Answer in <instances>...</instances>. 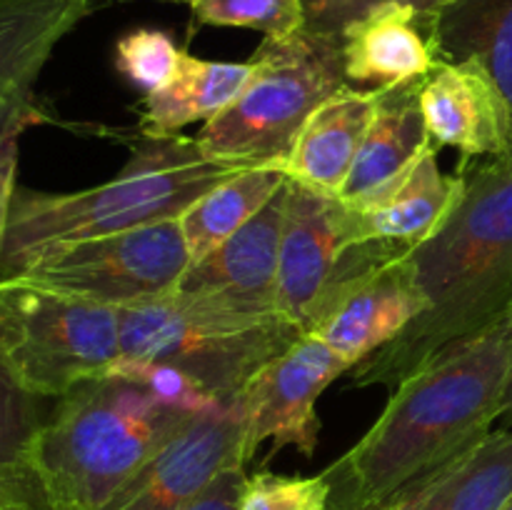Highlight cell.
Wrapping results in <instances>:
<instances>
[{"label": "cell", "mask_w": 512, "mask_h": 510, "mask_svg": "<svg viewBox=\"0 0 512 510\" xmlns=\"http://www.w3.org/2000/svg\"><path fill=\"white\" fill-rule=\"evenodd\" d=\"M512 375V305L473 338L440 350L395 390L368 433L323 470L328 510H380L493 430Z\"/></svg>", "instance_id": "6da1fadb"}, {"label": "cell", "mask_w": 512, "mask_h": 510, "mask_svg": "<svg viewBox=\"0 0 512 510\" xmlns=\"http://www.w3.org/2000/svg\"><path fill=\"white\" fill-rule=\"evenodd\" d=\"M425 310L385 348L355 365V385L395 390L430 358L503 318L512 305V163L490 158L465 175L443 228L405 253Z\"/></svg>", "instance_id": "7a4b0ae2"}, {"label": "cell", "mask_w": 512, "mask_h": 510, "mask_svg": "<svg viewBox=\"0 0 512 510\" xmlns=\"http://www.w3.org/2000/svg\"><path fill=\"white\" fill-rule=\"evenodd\" d=\"M243 165L218 163L185 135H140L113 180L78 193L15 190L0 280L15 278L58 245L180 218L210 188Z\"/></svg>", "instance_id": "3957f363"}, {"label": "cell", "mask_w": 512, "mask_h": 510, "mask_svg": "<svg viewBox=\"0 0 512 510\" xmlns=\"http://www.w3.org/2000/svg\"><path fill=\"white\" fill-rule=\"evenodd\" d=\"M195 418L133 380L100 375L63 395L43 420L28 470L50 510H103Z\"/></svg>", "instance_id": "277c9868"}, {"label": "cell", "mask_w": 512, "mask_h": 510, "mask_svg": "<svg viewBox=\"0 0 512 510\" xmlns=\"http://www.w3.org/2000/svg\"><path fill=\"white\" fill-rule=\"evenodd\" d=\"M238 98L200 128L198 143L218 163L283 168L300 130L325 98L348 80L338 35L303 28L288 38H265Z\"/></svg>", "instance_id": "5b68a950"}, {"label": "cell", "mask_w": 512, "mask_h": 510, "mask_svg": "<svg viewBox=\"0 0 512 510\" xmlns=\"http://www.w3.org/2000/svg\"><path fill=\"white\" fill-rule=\"evenodd\" d=\"M120 358L180 368L225 405L248 380L303 335L283 313H245L170 293L120 308Z\"/></svg>", "instance_id": "8992f818"}, {"label": "cell", "mask_w": 512, "mask_h": 510, "mask_svg": "<svg viewBox=\"0 0 512 510\" xmlns=\"http://www.w3.org/2000/svg\"><path fill=\"white\" fill-rule=\"evenodd\" d=\"M0 353L35 398H63L120 358V313L108 305L0 280Z\"/></svg>", "instance_id": "52a82bcc"}, {"label": "cell", "mask_w": 512, "mask_h": 510, "mask_svg": "<svg viewBox=\"0 0 512 510\" xmlns=\"http://www.w3.org/2000/svg\"><path fill=\"white\" fill-rule=\"evenodd\" d=\"M188 268L180 218H170L58 245L20 270L15 280L120 310L175 293Z\"/></svg>", "instance_id": "ba28073f"}, {"label": "cell", "mask_w": 512, "mask_h": 510, "mask_svg": "<svg viewBox=\"0 0 512 510\" xmlns=\"http://www.w3.org/2000/svg\"><path fill=\"white\" fill-rule=\"evenodd\" d=\"M405 253L408 250L385 243L348 250L305 333L323 340L353 368L393 343L425 310Z\"/></svg>", "instance_id": "9c48e42d"}, {"label": "cell", "mask_w": 512, "mask_h": 510, "mask_svg": "<svg viewBox=\"0 0 512 510\" xmlns=\"http://www.w3.org/2000/svg\"><path fill=\"white\" fill-rule=\"evenodd\" d=\"M348 370H353L348 360L308 333L265 363L233 403L243 420L248 460L255 458L265 440H273L270 455L290 445L303 458H313L320 443L315 405L325 388Z\"/></svg>", "instance_id": "30bf717a"}, {"label": "cell", "mask_w": 512, "mask_h": 510, "mask_svg": "<svg viewBox=\"0 0 512 510\" xmlns=\"http://www.w3.org/2000/svg\"><path fill=\"white\" fill-rule=\"evenodd\" d=\"M245 428L235 405L198 415L103 510H188L228 468H245Z\"/></svg>", "instance_id": "8fae6325"}, {"label": "cell", "mask_w": 512, "mask_h": 510, "mask_svg": "<svg viewBox=\"0 0 512 510\" xmlns=\"http://www.w3.org/2000/svg\"><path fill=\"white\" fill-rule=\"evenodd\" d=\"M348 208L335 195L315 193L288 178L283 240H280L278 305L298 328H308L310 315L338 275L343 258L353 250Z\"/></svg>", "instance_id": "7c38bea8"}, {"label": "cell", "mask_w": 512, "mask_h": 510, "mask_svg": "<svg viewBox=\"0 0 512 510\" xmlns=\"http://www.w3.org/2000/svg\"><path fill=\"white\" fill-rule=\"evenodd\" d=\"M285 195L288 180L238 233L203 260L190 263L175 293L213 300L245 313H280L278 268Z\"/></svg>", "instance_id": "4fadbf2b"}, {"label": "cell", "mask_w": 512, "mask_h": 510, "mask_svg": "<svg viewBox=\"0 0 512 510\" xmlns=\"http://www.w3.org/2000/svg\"><path fill=\"white\" fill-rule=\"evenodd\" d=\"M90 8L93 0H0V140L38 123L40 70Z\"/></svg>", "instance_id": "5bb4252c"}, {"label": "cell", "mask_w": 512, "mask_h": 510, "mask_svg": "<svg viewBox=\"0 0 512 510\" xmlns=\"http://www.w3.org/2000/svg\"><path fill=\"white\" fill-rule=\"evenodd\" d=\"M465 190V175H445L430 148L400 178L358 203H345L353 245L385 243L413 250L433 238Z\"/></svg>", "instance_id": "9a60e30c"}, {"label": "cell", "mask_w": 512, "mask_h": 510, "mask_svg": "<svg viewBox=\"0 0 512 510\" xmlns=\"http://www.w3.org/2000/svg\"><path fill=\"white\" fill-rule=\"evenodd\" d=\"M425 128L435 148H458L465 158H508V110L480 65L438 60L420 93Z\"/></svg>", "instance_id": "2e32d148"}, {"label": "cell", "mask_w": 512, "mask_h": 510, "mask_svg": "<svg viewBox=\"0 0 512 510\" xmlns=\"http://www.w3.org/2000/svg\"><path fill=\"white\" fill-rule=\"evenodd\" d=\"M430 18L415 5L385 3L353 20L340 33L345 80L388 88L433 73L438 55L430 40Z\"/></svg>", "instance_id": "e0dca14e"}, {"label": "cell", "mask_w": 512, "mask_h": 510, "mask_svg": "<svg viewBox=\"0 0 512 510\" xmlns=\"http://www.w3.org/2000/svg\"><path fill=\"white\" fill-rule=\"evenodd\" d=\"M425 78L378 88L373 120L360 145L353 170L338 195L343 203H358L378 193L380 188L400 178L405 170L413 168L430 148H435L425 128L423 108H420Z\"/></svg>", "instance_id": "ac0fdd59"}, {"label": "cell", "mask_w": 512, "mask_h": 510, "mask_svg": "<svg viewBox=\"0 0 512 510\" xmlns=\"http://www.w3.org/2000/svg\"><path fill=\"white\" fill-rule=\"evenodd\" d=\"M375 100L378 88L358 90L350 83L325 98L300 130L285 175L315 193L338 198L373 120Z\"/></svg>", "instance_id": "d6986e66"}, {"label": "cell", "mask_w": 512, "mask_h": 510, "mask_svg": "<svg viewBox=\"0 0 512 510\" xmlns=\"http://www.w3.org/2000/svg\"><path fill=\"white\" fill-rule=\"evenodd\" d=\"M512 498V430H490L380 510H503Z\"/></svg>", "instance_id": "ffe728a7"}, {"label": "cell", "mask_w": 512, "mask_h": 510, "mask_svg": "<svg viewBox=\"0 0 512 510\" xmlns=\"http://www.w3.org/2000/svg\"><path fill=\"white\" fill-rule=\"evenodd\" d=\"M438 60L480 65L503 98L510 125L512 163V0H450L430 18Z\"/></svg>", "instance_id": "44dd1931"}, {"label": "cell", "mask_w": 512, "mask_h": 510, "mask_svg": "<svg viewBox=\"0 0 512 510\" xmlns=\"http://www.w3.org/2000/svg\"><path fill=\"white\" fill-rule=\"evenodd\" d=\"M250 78V63H218L180 55L173 80L145 95L143 135H175L198 120H213L240 95Z\"/></svg>", "instance_id": "7402d4cb"}, {"label": "cell", "mask_w": 512, "mask_h": 510, "mask_svg": "<svg viewBox=\"0 0 512 510\" xmlns=\"http://www.w3.org/2000/svg\"><path fill=\"white\" fill-rule=\"evenodd\" d=\"M288 175L283 168H245L230 175L223 183L210 188L203 198L195 200L183 215L185 245H188L190 263H198L205 255L225 243L230 235L238 233L248 220H253L275 193L285 185Z\"/></svg>", "instance_id": "603a6c76"}, {"label": "cell", "mask_w": 512, "mask_h": 510, "mask_svg": "<svg viewBox=\"0 0 512 510\" xmlns=\"http://www.w3.org/2000/svg\"><path fill=\"white\" fill-rule=\"evenodd\" d=\"M193 20L213 28H250L265 38H288L305 28L300 0H193Z\"/></svg>", "instance_id": "cb8c5ba5"}, {"label": "cell", "mask_w": 512, "mask_h": 510, "mask_svg": "<svg viewBox=\"0 0 512 510\" xmlns=\"http://www.w3.org/2000/svg\"><path fill=\"white\" fill-rule=\"evenodd\" d=\"M183 50L168 33L155 28H138L115 43V68L145 95L160 90L173 80Z\"/></svg>", "instance_id": "d4e9b609"}, {"label": "cell", "mask_w": 512, "mask_h": 510, "mask_svg": "<svg viewBox=\"0 0 512 510\" xmlns=\"http://www.w3.org/2000/svg\"><path fill=\"white\" fill-rule=\"evenodd\" d=\"M330 480L318 475H280L255 470L245 475L238 510H328Z\"/></svg>", "instance_id": "484cf974"}, {"label": "cell", "mask_w": 512, "mask_h": 510, "mask_svg": "<svg viewBox=\"0 0 512 510\" xmlns=\"http://www.w3.org/2000/svg\"><path fill=\"white\" fill-rule=\"evenodd\" d=\"M108 373L143 385L155 400H160L163 405H170V408L183 410V413L205 415L225 408V403H220L215 395H210L203 385H198L190 375H185L183 370L173 368L168 363L118 358Z\"/></svg>", "instance_id": "4316f807"}, {"label": "cell", "mask_w": 512, "mask_h": 510, "mask_svg": "<svg viewBox=\"0 0 512 510\" xmlns=\"http://www.w3.org/2000/svg\"><path fill=\"white\" fill-rule=\"evenodd\" d=\"M40 425L35 395L15 380L0 353V465L28 470V453Z\"/></svg>", "instance_id": "83f0119b"}, {"label": "cell", "mask_w": 512, "mask_h": 510, "mask_svg": "<svg viewBox=\"0 0 512 510\" xmlns=\"http://www.w3.org/2000/svg\"><path fill=\"white\" fill-rule=\"evenodd\" d=\"M305 10V28L313 33L338 35L348 28L353 20L365 15L368 10L385 3H408L423 13H438L450 0H300Z\"/></svg>", "instance_id": "f1b7e54d"}, {"label": "cell", "mask_w": 512, "mask_h": 510, "mask_svg": "<svg viewBox=\"0 0 512 510\" xmlns=\"http://www.w3.org/2000/svg\"><path fill=\"white\" fill-rule=\"evenodd\" d=\"M0 505L50 510L33 473L23 468H8V465H0Z\"/></svg>", "instance_id": "f546056e"}, {"label": "cell", "mask_w": 512, "mask_h": 510, "mask_svg": "<svg viewBox=\"0 0 512 510\" xmlns=\"http://www.w3.org/2000/svg\"><path fill=\"white\" fill-rule=\"evenodd\" d=\"M245 483V468H228L203 490L188 510H238L240 490Z\"/></svg>", "instance_id": "4dcf8cb0"}, {"label": "cell", "mask_w": 512, "mask_h": 510, "mask_svg": "<svg viewBox=\"0 0 512 510\" xmlns=\"http://www.w3.org/2000/svg\"><path fill=\"white\" fill-rule=\"evenodd\" d=\"M15 173H18V138L0 140V260H3L5 235H8L10 208L18 190Z\"/></svg>", "instance_id": "1f68e13d"}, {"label": "cell", "mask_w": 512, "mask_h": 510, "mask_svg": "<svg viewBox=\"0 0 512 510\" xmlns=\"http://www.w3.org/2000/svg\"><path fill=\"white\" fill-rule=\"evenodd\" d=\"M500 423H503V428L512 430V375L508 383V393H505V410L503 415H500Z\"/></svg>", "instance_id": "d6a6232c"}, {"label": "cell", "mask_w": 512, "mask_h": 510, "mask_svg": "<svg viewBox=\"0 0 512 510\" xmlns=\"http://www.w3.org/2000/svg\"><path fill=\"white\" fill-rule=\"evenodd\" d=\"M0 510H38V508H23V505H0Z\"/></svg>", "instance_id": "836d02e7"}, {"label": "cell", "mask_w": 512, "mask_h": 510, "mask_svg": "<svg viewBox=\"0 0 512 510\" xmlns=\"http://www.w3.org/2000/svg\"><path fill=\"white\" fill-rule=\"evenodd\" d=\"M165 3H193V0H165Z\"/></svg>", "instance_id": "e575fe53"}, {"label": "cell", "mask_w": 512, "mask_h": 510, "mask_svg": "<svg viewBox=\"0 0 512 510\" xmlns=\"http://www.w3.org/2000/svg\"><path fill=\"white\" fill-rule=\"evenodd\" d=\"M503 510H512V498L508 500V503H505V508Z\"/></svg>", "instance_id": "d590c367"}]
</instances>
